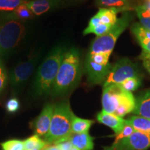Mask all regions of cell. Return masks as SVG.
I'll list each match as a JSON object with an SVG mask.
<instances>
[{
    "label": "cell",
    "instance_id": "cell-30",
    "mask_svg": "<svg viewBox=\"0 0 150 150\" xmlns=\"http://www.w3.org/2000/svg\"><path fill=\"white\" fill-rule=\"evenodd\" d=\"M8 76L4 65L3 62L0 60V95L4 91L7 84Z\"/></svg>",
    "mask_w": 150,
    "mask_h": 150
},
{
    "label": "cell",
    "instance_id": "cell-14",
    "mask_svg": "<svg viewBox=\"0 0 150 150\" xmlns=\"http://www.w3.org/2000/svg\"><path fill=\"white\" fill-rule=\"evenodd\" d=\"M61 0H32L26 4L31 12L36 16H40L59 6Z\"/></svg>",
    "mask_w": 150,
    "mask_h": 150
},
{
    "label": "cell",
    "instance_id": "cell-9",
    "mask_svg": "<svg viewBox=\"0 0 150 150\" xmlns=\"http://www.w3.org/2000/svg\"><path fill=\"white\" fill-rule=\"evenodd\" d=\"M124 90L120 84H111L104 87L102 100L103 110L108 113H114Z\"/></svg>",
    "mask_w": 150,
    "mask_h": 150
},
{
    "label": "cell",
    "instance_id": "cell-34",
    "mask_svg": "<svg viewBox=\"0 0 150 150\" xmlns=\"http://www.w3.org/2000/svg\"><path fill=\"white\" fill-rule=\"evenodd\" d=\"M55 145H57L59 146L61 150H72L73 145L71 143L70 140H64V141L59 142V143L55 144Z\"/></svg>",
    "mask_w": 150,
    "mask_h": 150
},
{
    "label": "cell",
    "instance_id": "cell-40",
    "mask_svg": "<svg viewBox=\"0 0 150 150\" xmlns=\"http://www.w3.org/2000/svg\"><path fill=\"white\" fill-rule=\"evenodd\" d=\"M34 150H41V149H34Z\"/></svg>",
    "mask_w": 150,
    "mask_h": 150
},
{
    "label": "cell",
    "instance_id": "cell-27",
    "mask_svg": "<svg viewBox=\"0 0 150 150\" xmlns=\"http://www.w3.org/2000/svg\"><path fill=\"white\" fill-rule=\"evenodd\" d=\"M0 145L2 150H24L23 140L18 139L7 140Z\"/></svg>",
    "mask_w": 150,
    "mask_h": 150
},
{
    "label": "cell",
    "instance_id": "cell-21",
    "mask_svg": "<svg viewBox=\"0 0 150 150\" xmlns=\"http://www.w3.org/2000/svg\"><path fill=\"white\" fill-rule=\"evenodd\" d=\"M24 150H34L35 149H42L45 146L48 145L38 135H33L23 140Z\"/></svg>",
    "mask_w": 150,
    "mask_h": 150
},
{
    "label": "cell",
    "instance_id": "cell-23",
    "mask_svg": "<svg viewBox=\"0 0 150 150\" xmlns=\"http://www.w3.org/2000/svg\"><path fill=\"white\" fill-rule=\"evenodd\" d=\"M29 1V0H0V11L11 12L17 7Z\"/></svg>",
    "mask_w": 150,
    "mask_h": 150
},
{
    "label": "cell",
    "instance_id": "cell-11",
    "mask_svg": "<svg viewBox=\"0 0 150 150\" xmlns=\"http://www.w3.org/2000/svg\"><path fill=\"white\" fill-rule=\"evenodd\" d=\"M85 67L88 75V81L92 84H99L106 79L112 65L110 64L107 65H98L87 57Z\"/></svg>",
    "mask_w": 150,
    "mask_h": 150
},
{
    "label": "cell",
    "instance_id": "cell-15",
    "mask_svg": "<svg viewBox=\"0 0 150 150\" xmlns=\"http://www.w3.org/2000/svg\"><path fill=\"white\" fill-rule=\"evenodd\" d=\"M132 112L150 119V89L143 92L136 99V106Z\"/></svg>",
    "mask_w": 150,
    "mask_h": 150
},
{
    "label": "cell",
    "instance_id": "cell-4",
    "mask_svg": "<svg viewBox=\"0 0 150 150\" xmlns=\"http://www.w3.org/2000/svg\"><path fill=\"white\" fill-rule=\"evenodd\" d=\"M24 35L25 27L22 22L8 19L0 22V55H9Z\"/></svg>",
    "mask_w": 150,
    "mask_h": 150
},
{
    "label": "cell",
    "instance_id": "cell-29",
    "mask_svg": "<svg viewBox=\"0 0 150 150\" xmlns=\"http://www.w3.org/2000/svg\"><path fill=\"white\" fill-rule=\"evenodd\" d=\"M111 53H97V54H88L87 57L91 59L93 62L98 65H107L108 64V59Z\"/></svg>",
    "mask_w": 150,
    "mask_h": 150
},
{
    "label": "cell",
    "instance_id": "cell-36",
    "mask_svg": "<svg viewBox=\"0 0 150 150\" xmlns=\"http://www.w3.org/2000/svg\"><path fill=\"white\" fill-rule=\"evenodd\" d=\"M41 150H61L59 146L55 144H48L46 146H45Z\"/></svg>",
    "mask_w": 150,
    "mask_h": 150
},
{
    "label": "cell",
    "instance_id": "cell-1",
    "mask_svg": "<svg viewBox=\"0 0 150 150\" xmlns=\"http://www.w3.org/2000/svg\"><path fill=\"white\" fill-rule=\"evenodd\" d=\"M81 72L79 52L76 48L65 51L52 88V96H62L72 91L78 85Z\"/></svg>",
    "mask_w": 150,
    "mask_h": 150
},
{
    "label": "cell",
    "instance_id": "cell-6",
    "mask_svg": "<svg viewBox=\"0 0 150 150\" xmlns=\"http://www.w3.org/2000/svg\"><path fill=\"white\" fill-rule=\"evenodd\" d=\"M138 76V69L130 60L121 59L113 66H112L108 76L104 81L106 87L111 84H120L124 81L131 77Z\"/></svg>",
    "mask_w": 150,
    "mask_h": 150
},
{
    "label": "cell",
    "instance_id": "cell-31",
    "mask_svg": "<svg viewBox=\"0 0 150 150\" xmlns=\"http://www.w3.org/2000/svg\"><path fill=\"white\" fill-rule=\"evenodd\" d=\"M20 102L17 98H11L6 104V109L10 113H14L20 108Z\"/></svg>",
    "mask_w": 150,
    "mask_h": 150
},
{
    "label": "cell",
    "instance_id": "cell-33",
    "mask_svg": "<svg viewBox=\"0 0 150 150\" xmlns=\"http://www.w3.org/2000/svg\"><path fill=\"white\" fill-rule=\"evenodd\" d=\"M140 59L142 61L143 65L148 72L150 73V52L142 51L140 56Z\"/></svg>",
    "mask_w": 150,
    "mask_h": 150
},
{
    "label": "cell",
    "instance_id": "cell-26",
    "mask_svg": "<svg viewBox=\"0 0 150 150\" xmlns=\"http://www.w3.org/2000/svg\"><path fill=\"white\" fill-rule=\"evenodd\" d=\"M111 27L112 26L100 23L96 27L86 28L83 31V35H85L89 34V33H95L97 37L101 36V35H103L106 32H108V30L111 28Z\"/></svg>",
    "mask_w": 150,
    "mask_h": 150
},
{
    "label": "cell",
    "instance_id": "cell-24",
    "mask_svg": "<svg viewBox=\"0 0 150 150\" xmlns=\"http://www.w3.org/2000/svg\"><path fill=\"white\" fill-rule=\"evenodd\" d=\"M131 29L138 41L150 39V30L142 27L140 24H134Z\"/></svg>",
    "mask_w": 150,
    "mask_h": 150
},
{
    "label": "cell",
    "instance_id": "cell-5",
    "mask_svg": "<svg viewBox=\"0 0 150 150\" xmlns=\"http://www.w3.org/2000/svg\"><path fill=\"white\" fill-rule=\"evenodd\" d=\"M131 20L129 14H125L120 18L117 19L108 32L101 36L97 37L92 42L88 54L111 53L115 42L121 33L128 27Z\"/></svg>",
    "mask_w": 150,
    "mask_h": 150
},
{
    "label": "cell",
    "instance_id": "cell-8",
    "mask_svg": "<svg viewBox=\"0 0 150 150\" xmlns=\"http://www.w3.org/2000/svg\"><path fill=\"white\" fill-rule=\"evenodd\" d=\"M111 146L119 149L146 150L150 147V134L135 131L130 136Z\"/></svg>",
    "mask_w": 150,
    "mask_h": 150
},
{
    "label": "cell",
    "instance_id": "cell-32",
    "mask_svg": "<svg viewBox=\"0 0 150 150\" xmlns=\"http://www.w3.org/2000/svg\"><path fill=\"white\" fill-rule=\"evenodd\" d=\"M126 1L127 0H98V4L101 6L114 8V6H122L126 4Z\"/></svg>",
    "mask_w": 150,
    "mask_h": 150
},
{
    "label": "cell",
    "instance_id": "cell-19",
    "mask_svg": "<svg viewBox=\"0 0 150 150\" xmlns=\"http://www.w3.org/2000/svg\"><path fill=\"white\" fill-rule=\"evenodd\" d=\"M119 10L115 8H101L97 12V14L100 19L101 23L107 24V25L112 26L117 22L116 14Z\"/></svg>",
    "mask_w": 150,
    "mask_h": 150
},
{
    "label": "cell",
    "instance_id": "cell-2",
    "mask_svg": "<svg viewBox=\"0 0 150 150\" xmlns=\"http://www.w3.org/2000/svg\"><path fill=\"white\" fill-rule=\"evenodd\" d=\"M65 52L62 47L54 48L39 66L33 85V93L36 97L51 94Z\"/></svg>",
    "mask_w": 150,
    "mask_h": 150
},
{
    "label": "cell",
    "instance_id": "cell-39",
    "mask_svg": "<svg viewBox=\"0 0 150 150\" xmlns=\"http://www.w3.org/2000/svg\"><path fill=\"white\" fill-rule=\"evenodd\" d=\"M72 150H80V149H79L78 148H76V147H73Z\"/></svg>",
    "mask_w": 150,
    "mask_h": 150
},
{
    "label": "cell",
    "instance_id": "cell-13",
    "mask_svg": "<svg viewBox=\"0 0 150 150\" xmlns=\"http://www.w3.org/2000/svg\"><path fill=\"white\" fill-rule=\"evenodd\" d=\"M136 106V99L131 92L124 90L119 101V104L114 114L120 117L134 111Z\"/></svg>",
    "mask_w": 150,
    "mask_h": 150
},
{
    "label": "cell",
    "instance_id": "cell-28",
    "mask_svg": "<svg viewBox=\"0 0 150 150\" xmlns=\"http://www.w3.org/2000/svg\"><path fill=\"white\" fill-rule=\"evenodd\" d=\"M140 85V79L139 76L137 77H131L125 80L120 83V86L125 91L128 92H132L139 87Z\"/></svg>",
    "mask_w": 150,
    "mask_h": 150
},
{
    "label": "cell",
    "instance_id": "cell-16",
    "mask_svg": "<svg viewBox=\"0 0 150 150\" xmlns=\"http://www.w3.org/2000/svg\"><path fill=\"white\" fill-rule=\"evenodd\" d=\"M73 147L80 150H93L94 148L93 138L88 132L81 134H72L69 138Z\"/></svg>",
    "mask_w": 150,
    "mask_h": 150
},
{
    "label": "cell",
    "instance_id": "cell-12",
    "mask_svg": "<svg viewBox=\"0 0 150 150\" xmlns=\"http://www.w3.org/2000/svg\"><path fill=\"white\" fill-rule=\"evenodd\" d=\"M97 120L99 122L112 129L115 134L119 133L122 129L126 122V120L122 117L117 116L114 113H108L103 110L97 114Z\"/></svg>",
    "mask_w": 150,
    "mask_h": 150
},
{
    "label": "cell",
    "instance_id": "cell-22",
    "mask_svg": "<svg viewBox=\"0 0 150 150\" xmlns=\"http://www.w3.org/2000/svg\"><path fill=\"white\" fill-rule=\"evenodd\" d=\"M136 11L139 18L140 24L146 29L150 30V11L142 6H139L136 8Z\"/></svg>",
    "mask_w": 150,
    "mask_h": 150
},
{
    "label": "cell",
    "instance_id": "cell-38",
    "mask_svg": "<svg viewBox=\"0 0 150 150\" xmlns=\"http://www.w3.org/2000/svg\"><path fill=\"white\" fill-rule=\"evenodd\" d=\"M103 150H127V149H115V148L112 147V146H110V147H104V149Z\"/></svg>",
    "mask_w": 150,
    "mask_h": 150
},
{
    "label": "cell",
    "instance_id": "cell-25",
    "mask_svg": "<svg viewBox=\"0 0 150 150\" xmlns=\"http://www.w3.org/2000/svg\"><path fill=\"white\" fill-rule=\"evenodd\" d=\"M135 131L134 127L128 122V121L126 120L125 122V126L122 128V129L120 131L119 133L115 134V140H114L112 145H115L117 144L118 142H120V140H123L124 138H126L127 137L130 136L131 134H133Z\"/></svg>",
    "mask_w": 150,
    "mask_h": 150
},
{
    "label": "cell",
    "instance_id": "cell-10",
    "mask_svg": "<svg viewBox=\"0 0 150 150\" xmlns=\"http://www.w3.org/2000/svg\"><path fill=\"white\" fill-rule=\"evenodd\" d=\"M54 107V104L50 103L47 104L38 116L31 122V127L35 135L40 137H45L48 133L53 115Z\"/></svg>",
    "mask_w": 150,
    "mask_h": 150
},
{
    "label": "cell",
    "instance_id": "cell-20",
    "mask_svg": "<svg viewBox=\"0 0 150 150\" xmlns=\"http://www.w3.org/2000/svg\"><path fill=\"white\" fill-rule=\"evenodd\" d=\"M94 123L93 120L83 119L74 116L72 124V134H81V133L88 132L90 128Z\"/></svg>",
    "mask_w": 150,
    "mask_h": 150
},
{
    "label": "cell",
    "instance_id": "cell-3",
    "mask_svg": "<svg viewBox=\"0 0 150 150\" xmlns=\"http://www.w3.org/2000/svg\"><path fill=\"white\" fill-rule=\"evenodd\" d=\"M75 115L68 101L54 104L53 115L48 133L44 137L47 144H57L70 138Z\"/></svg>",
    "mask_w": 150,
    "mask_h": 150
},
{
    "label": "cell",
    "instance_id": "cell-18",
    "mask_svg": "<svg viewBox=\"0 0 150 150\" xmlns=\"http://www.w3.org/2000/svg\"><path fill=\"white\" fill-rule=\"evenodd\" d=\"M128 122L134 127V130L150 134V119L140 115L132 116L128 120Z\"/></svg>",
    "mask_w": 150,
    "mask_h": 150
},
{
    "label": "cell",
    "instance_id": "cell-37",
    "mask_svg": "<svg viewBox=\"0 0 150 150\" xmlns=\"http://www.w3.org/2000/svg\"><path fill=\"white\" fill-rule=\"evenodd\" d=\"M143 6L147 10L150 11V0H145V3Z\"/></svg>",
    "mask_w": 150,
    "mask_h": 150
},
{
    "label": "cell",
    "instance_id": "cell-17",
    "mask_svg": "<svg viewBox=\"0 0 150 150\" xmlns=\"http://www.w3.org/2000/svg\"><path fill=\"white\" fill-rule=\"evenodd\" d=\"M33 16H34V14L31 12L25 3L19 6L14 11L6 14L4 19L18 20V21L22 22V20H27L32 18Z\"/></svg>",
    "mask_w": 150,
    "mask_h": 150
},
{
    "label": "cell",
    "instance_id": "cell-7",
    "mask_svg": "<svg viewBox=\"0 0 150 150\" xmlns=\"http://www.w3.org/2000/svg\"><path fill=\"white\" fill-rule=\"evenodd\" d=\"M39 59V56H34L14 67L8 76L9 83L13 88L17 90L24 86L33 74Z\"/></svg>",
    "mask_w": 150,
    "mask_h": 150
},
{
    "label": "cell",
    "instance_id": "cell-35",
    "mask_svg": "<svg viewBox=\"0 0 150 150\" xmlns=\"http://www.w3.org/2000/svg\"><path fill=\"white\" fill-rule=\"evenodd\" d=\"M138 42L143 49L144 51L150 52V39H146V40L138 41Z\"/></svg>",
    "mask_w": 150,
    "mask_h": 150
}]
</instances>
